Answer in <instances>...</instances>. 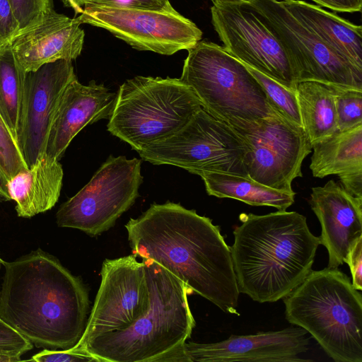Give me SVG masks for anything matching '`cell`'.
Listing matches in <instances>:
<instances>
[{
    "mask_svg": "<svg viewBox=\"0 0 362 362\" xmlns=\"http://www.w3.org/2000/svg\"><path fill=\"white\" fill-rule=\"evenodd\" d=\"M124 227L132 254L156 262L194 293L240 315L230 247L209 218L167 202L151 204Z\"/></svg>",
    "mask_w": 362,
    "mask_h": 362,
    "instance_id": "6da1fadb",
    "label": "cell"
},
{
    "mask_svg": "<svg viewBox=\"0 0 362 362\" xmlns=\"http://www.w3.org/2000/svg\"><path fill=\"white\" fill-rule=\"evenodd\" d=\"M3 264L0 317L37 347H74L89 317L82 280L40 249Z\"/></svg>",
    "mask_w": 362,
    "mask_h": 362,
    "instance_id": "7a4b0ae2",
    "label": "cell"
},
{
    "mask_svg": "<svg viewBox=\"0 0 362 362\" xmlns=\"http://www.w3.org/2000/svg\"><path fill=\"white\" fill-rule=\"evenodd\" d=\"M230 247L240 293L263 303L284 299L312 270L320 241L296 211L242 213Z\"/></svg>",
    "mask_w": 362,
    "mask_h": 362,
    "instance_id": "3957f363",
    "label": "cell"
},
{
    "mask_svg": "<svg viewBox=\"0 0 362 362\" xmlns=\"http://www.w3.org/2000/svg\"><path fill=\"white\" fill-rule=\"evenodd\" d=\"M152 302L148 310L128 327L98 335L74 346L100 362H159L191 337L196 323L188 286L150 259Z\"/></svg>",
    "mask_w": 362,
    "mask_h": 362,
    "instance_id": "277c9868",
    "label": "cell"
},
{
    "mask_svg": "<svg viewBox=\"0 0 362 362\" xmlns=\"http://www.w3.org/2000/svg\"><path fill=\"white\" fill-rule=\"evenodd\" d=\"M286 319L304 329L336 362H362V296L349 277L326 267L284 298Z\"/></svg>",
    "mask_w": 362,
    "mask_h": 362,
    "instance_id": "5b68a950",
    "label": "cell"
},
{
    "mask_svg": "<svg viewBox=\"0 0 362 362\" xmlns=\"http://www.w3.org/2000/svg\"><path fill=\"white\" fill-rule=\"evenodd\" d=\"M187 51L180 78L214 117L239 131L279 115L247 66L223 47L200 40Z\"/></svg>",
    "mask_w": 362,
    "mask_h": 362,
    "instance_id": "8992f818",
    "label": "cell"
},
{
    "mask_svg": "<svg viewBox=\"0 0 362 362\" xmlns=\"http://www.w3.org/2000/svg\"><path fill=\"white\" fill-rule=\"evenodd\" d=\"M202 107L180 78L136 76L119 86L107 127L138 151L175 134Z\"/></svg>",
    "mask_w": 362,
    "mask_h": 362,
    "instance_id": "52a82bcc",
    "label": "cell"
},
{
    "mask_svg": "<svg viewBox=\"0 0 362 362\" xmlns=\"http://www.w3.org/2000/svg\"><path fill=\"white\" fill-rule=\"evenodd\" d=\"M137 152L152 164L171 165L198 175L223 173L248 177L246 143L231 127L203 107L175 134Z\"/></svg>",
    "mask_w": 362,
    "mask_h": 362,
    "instance_id": "ba28073f",
    "label": "cell"
},
{
    "mask_svg": "<svg viewBox=\"0 0 362 362\" xmlns=\"http://www.w3.org/2000/svg\"><path fill=\"white\" fill-rule=\"evenodd\" d=\"M141 160L112 155L90 180L64 202L56 214L59 227L95 236L112 228L139 196Z\"/></svg>",
    "mask_w": 362,
    "mask_h": 362,
    "instance_id": "9c48e42d",
    "label": "cell"
},
{
    "mask_svg": "<svg viewBox=\"0 0 362 362\" xmlns=\"http://www.w3.org/2000/svg\"><path fill=\"white\" fill-rule=\"evenodd\" d=\"M279 42L297 82L313 81L362 90V71L328 47L277 0H248Z\"/></svg>",
    "mask_w": 362,
    "mask_h": 362,
    "instance_id": "30bf717a",
    "label": "cell"
},
{
    "mask_svg": "<svg viewBox=\"0 0 362 362\" xmlns=\"http://www.w3.org/2000/svg\"><path fill=\"white\" fill-rule=\"evenodd\" d=\"M211 14L214 28L230 54L296 91L298 82L289 59L248 0H216Z\"/></svg>",
    "mask_w": 362,
    "mask_h": 362,
    "instance_id": "8fae6325",
    "label": "cell"
},
{
    "mask_svg": "<svg viewBox=\"0 0 362 362\" xmlns=\"http://www.w3.org/2000/svg\"><path fill=\"white\" fill-rule=\"evenodd\" d=\"M80 23L107 30L134 49L172 55L193 47L202 30L168 2L159 10L86 6Z\"/></svg>",
    "mask_w": 362,
    "mask_h": 362,
    "instance_id": "7c38bea8",
    "label": "cell"
},
{
    "mask_svg": "<svg viewBox=\"0 0 362 362\" xmlns=\"http://www.w3.org/2000/svg\"><path fill=\"white\" fill-rule=\"evenodd\" d=\"M141 259L139 262L132 254L103 262L100 285L78 343L124 329L148 310L153 296L151 274L147 260Z\"/></svg>",
    "mask_w": 362,
    "mask_h": 362,
    "instance_id": "4fadbf2b",
    "label": "cell"
},
{
    "mask_svg": "<svg viewBox=\"0 0 362 362\" xmlns=\"http://www.w3.org/2000/svg\"><path fill=\"white\" fill-rule=\"evenodd\" d=\"M246 143V170L253 180L277 190L293 192V180L302 177L301 165L312 145L303 127L280 115L235 131Z\"/></svg>",
    "mask_w": 362,
    "mask_h": 362,
    "instance_id": "5bb4252c",
    "label": "cell"
},
{
    "mask_svg": "<svg viewBox=\"0 0 362 362\" xmlns=\"http://www.w3.org/2000/svg\"><path fill=\"white\" fill-rule=\"evenodd\" d=\"M76 78L70 60H57L26 72L16 143L28 168L45 153L63 93Z\"/></svg>",
    "mask_w": 362,
    "mask_h": 362,
    "instance_id": "9a60e30c",
    "label": "cell"
},
{
    "mask_svg": "<svg viewBox=\"0 0 362 362\" xmlns=\"http://www.w3.org/2000/svg\"><path fill=\"white\" fill-rule=\"evenodd\" d=\"M308 332L294 325L279 331L234 335L216 343L185 342L164 355L161 361L307 362L299 356L309 348Z\"/></svg>",
    "mask_w": 362,
    "mask_h": 362,
    "instance_id": "2e32d148",
    "label": "cell"
},
{
    "mask_svg": "<svg viewBox=\"0 0 362 362\" xmlns=\"http://www.w3.org/2000/svg\"><path fill=\"white\" fill-rule=\"evenodd\" d=\"M310 204L321 226L320 244L328 252L327 267L337 269L362 237V198L331 180L312 188Z\"/></svg>",
    "mask_w": 362,
    "mask_h": 362,
    "instance_id": "e0dca14e",
    "label": "cell"
},
{
    "mask_svg": "<svg viewBox=\"0 0 362 362\" xmlns=\"http://www.w3.org/2000/svg\"><path fill=\"white\" fill-rule=\"evenodd\" d=\"M81 25L77 17L71 18L53 9L16 35L11 42L13 54L25 72L57 60L76 59L84 42Z\"/></svg>",
    "mask_w": 362,
    "mask_h": 362,
    "instance_id": "ac0fdd59",
    "label": "cell"
},
{
    "mask_svg": "<svg viewBox=\"0 0 362 362\" xmlns=\"http://www.w3.org/2000/svg\"><path fill=\"white\" fill-rule=\"evenodd\" d=\"M116 95L103 83L91 81L83 85L77 78L72 81L62 97L45 153L59 160L73 139L86 125L110 118Z\"/></svg>",
    "mask_w": 362,
    "mask_h": 362,
    "instance_id": "d6986e66",
    "label": "cell"
},
{
    "mask_svg": "<svg viewBox=\"0 0 362 362\" xmlns=\"http://www.w3.org/2000/svg\"><path fill=\"white\" fill-rule=\"evenodd\" d=\"M63 177L59 160L44 153L30 168L9 179L8 191L16 202L17 215L31 218L53 208L60 196Z\"/></svg>",
    "mask_w": 362,
    "mask_h": 362,
    "instance_id": "ffe728a7",
    "label": "cell"
},
{
    "mask_svg": "<svg viewBox=\"0 0 362 362\" xmlns=\"http://www.w3.org/2000/svg\"><path fill=\"white\" fill-rule=\"evenodd\" d=\"M300 22L328 47L362 71V27L335 13L300 0L281 1Z\"/></svg>",
    "mask_w": 362,
    "mask_h": 362,
    "instance_id": "44dd1931",
    "label": "cell"
},
{
    "mask_svg": "<svg viewBox=\"0 0 362 362\" xmlns=\"http://www.w3.org/2000/svg\"><path fill=\"white\" fill-rule=\"evenodd\" d=\"M310 169L315 177L337 175L339 179L362 173V124L337 131L312 145Z\"/></svg>",
    "mask_w": 362,
    "mask_h": 362,
    "instance_id": "7402d4cb",
    "label": "cell"
},
{
    "mask_svg": "<svg viewBox=\"0 0 362 362\" xmlns=\"http://www.w3.org/2000/svg\"><path fill=\"white\" fill-rule=\"evenodd\" d=\"M199 176L211 196L234 199L251 206H272L278 211H286L294 202L295 192L277 190L249 177L223 173H205Z\"/></svg>",
    "mask_w": 362,
    "mask_h": 362,
    "instance_id": "603a6c76",
    "label": "cell"
},
{
    "mask_svg": "<svg viewBox=\"0 0 362 362\" xmlns=\"http://www.w3.org/2000/svg\"><path fill=\"white\" fill-rule=\"evenodd\" d=\"M296 95L303 127L311 145L338 131L333 85L298 82Z\"/></svg>",
    "mask_w": 362,
    "mask_h": 362,
    "instance_id": "cb8c5ba5",
    "label": "cell"
},
{
    "mask_svg": "<svg viewBox=\"0 0 362 362\" xmlns=\"http://www.w3.org/2000/svg\"><path fill=\"white\" fill-rule=\"evenodd\" d=\"M25 75L11 42L0 46V115L16 141Z\"/></svg>",
    "mask_w": 362,
    "mask_h": 362,
    "instance_id": "d4e9b609",
    "label": "cell"
},
{
    "mask_svg": "<svg viewBox=\"0 0 362 362\" xmlns=\"http://www.w3.org/2000/svg\"><path fill=\"white\" fill-rule=\"evenodd\" d=\"M245 66L262 86L272 108L287 121L303 127L296 91L291 90L258 71Z\"/></svg>",
    "mask_w": 362,
    "mask_h": 362,
    "instance_id": "484cf974",
    "label": "cell"
},
{
    "mask_svg": "<svg viewBox=\"0 0 362 362\" xmlns=\"http://www.w3.org/2000/svg\"><path fill=\"white\" fill-rule=\"evenodd\" d=\"M338 131L362 124V90L333 85Z\"/></svg>",
    "mask_w": 362,
    "mask_h": 362,
    "instance_id": "4316f807",
    "label": "cell"
},
{
    "mask_svg": "<svg viewBox=\"0 0 362 362\" xmlns=\"http://www.w3.org/2000/svg\"><path fill=\"white\" fill-rule=\"evenodd\" d=\"M0 168L8 180L28 168L15 139L1 115Z\"/></svg>",
    "mask_w": 362,
    "mask_h": 362,
    "instance_id": "83f0119b",
    "label": "cell"
},
{
    "mask_svg": "<svg viewBox=\"0 0 362 362\" xmlns=\"http://www.w3.org/2000/svg\"><path fill=\"white\" fill-rule=\"evenodd\" d=\"M19 31L35 25L53 10V0H9Z\"/></svg>",
    "mask_w": 362,
    "mask_h": 362,
    "instance_id": "f1b7e54d",
    "label": "cell"
},
{
    "mask_svg": "<svg viewBox=\"0 0 362 362\" xmlns=\"http://www.w3.org/2000/svg\"><path fill=\"white\" fill-rule=\"evenodd\" d=\"M33 344L0 317V354L20 358Z\"/></svg>",
    "mask_w": 362,
    "mask_h": 362,
    "instance_id": "f546056e",
    "label": "cell"
},
{
    "mask_svg": "<svg viewBox=\"0 0 362 362\" xmlns=\"http://www.w3.org/2000/svg\"><path fill=\"white\" fill-rule=\"evenodd\" d=\"M30 361L37 362H100L95 356L75 346L62 351L45 349L35 354Z\"/></svg>",
    "mask_w": 362,
    "mask_h": 362,
    "instance_id": "4dcf8cb0",
    "label": "cell"
},
{
    "mask_svg": "<svg viewBox=\"0 0 362 362\" xmlns=\"http://www.w3.org/2000/svg\"><path fill=\"white\" fill-rule=\"evenodd\" d=\"M79 8L86 6L114 8H134L159 10L170 2L168 0H72Z\"/></svg>",
    "mask_w": 362,
    "mask_h": 362,
    "instance_id": "1f68e13d",
    "label": "cell"
},
{
    "mask_svg": "<svg viewBox=\"0 0 362 362\" xmlns=\"http://www.w3.org/2000/svg\"><path fill=\"white\" fill-rule=\"evenodd\" d=\"M19 25L9 0H0V46L11 42Z\"/></svg>",
    "mask_w": 362,
    "mask_h": 362,
    "instance_id": "d6a6232c",
    "label": "cell"
},
{
    "mask_svg": "<svg viewBox=\"0 0 362 362\" xmlns=\"http://www.w3.org/2000/svg\"><path fill=\"white\" fill-rule=\"evenodd\" d=\"M348 264L351 274V284L358 291L362 290V237L358 238L352 247L345 260Z\"/></svg>",
    "mask_w": 362,
    "mask_h": 362,
    "instance_id": "836d02e7",
    "label": "cell"
},
{
    "mask_svg": "<svg viewBox=\"0 0 362 362\" xmlns=\"http://www.w3.org/2000/svg\"><path fill=\"white\" fill-rule=\"evenodd\" d=\"M320 6L339 12H359L362 0H311Z\"/></svg>",
    "mask_w": 362,
    "mask_h": 362,
    "instance_id": "e575fe53",
    "label": "cell"
},
{
    "mask_svg": "<svg viewBox=\"0 0 362 362\" xmlns=\"http://www.w3.org/2000/svg\"><path fill=\"white\" fill-rule=\"evenodd\" d=\"M8 179L0 168V202L11 200L7 187Z\"/></svg>",
    "mask_w": 362,
    "mask_h": 362,
    "instance_id": "d590c367",
    "label": "cell"
},
{
    "mask_svg": "<svg viewBox=\"0 0 362 362\" xmlns=\"http://www.w3.org/2000/svg\"><path fill=\"white\" fill-rule=\"evenodd\" d=\"M62 1L65 6L72 8L76 11V13H81V12L83 11V8H79L78 7H77L75 5V4L73 2L72 0H62Z\"/></svg>",
    "mask_w": 362,
    "mask_h": 362,
    "instance_id": "8d00e7d4",
    "label": "cell"
},
{
    "mask_svg": "<svg viewBox=\"0 0 362 362\" xmlns=\"http://www.w3.org/2000/svg\"><path fill=\"white\" fill-rule=\"evenodd\" d=\"M21 361V358L0 354V362H15Z\"/></svg>",
    "mask_w": 362,
    "mask_h": 362,
    "instance_id": "74e56055",
    "label": "cell"
},
{
    "mask_svg": "<svg viewBox=\"0 0 362 362\" xmlns=\"http://www.w3.org/2000/svg\"><path fill=\"white\" fill-rule=\"evenodd\" d=\"M3 260L0 258V267H1V264H3Z\"/></svg>",
    "mask_w": 362,
    "mask_h": 362,
    "instance_id": "f35d334b",
    "label": "cell"
},
{
    "mask_svg": "<svg viewBox=\"0 0 362 362\" xmlns=\"http://www.w3.org/2000/svg\"><path fill=\"white\" fill-rule=\"evenodd\" d=\"M214 1H216V0H211L212 2Z\"/></svg>",
    "mask_w": 362,
    "mask_h": 362,
    "instance_id": "ab89813d",
    "label": "cell"
}]
</instances>
